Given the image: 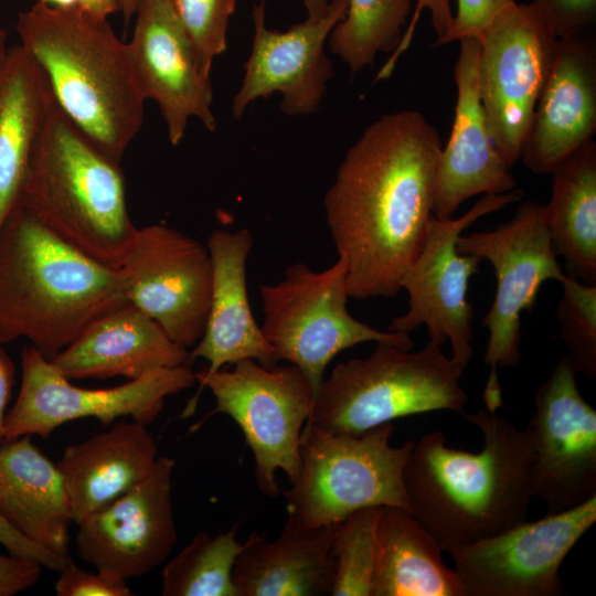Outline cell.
Listing matches in <instances>:
<instances>
[{"label":"cell","instance_id":"obj_36","mask_svg":"<svg viewBox=\"0 0 596 596\" xmlns=\"http://www.w3.org/2000/svg\"><path fill=\"white\" fill-rule=\"evenodd\" d=\"M57 596H130L127 579L103 571L89 572L68 558L58 571Z\"/></svg>","mask_w":596,"mask_h":596},{"label":"cell","instance_id":"obj_24","mask_svg":"<svg viewBox=\"0 0 596 596\" xmlns=\"http://www.w3.org/2000/svg\"><path fill=\"white\" fill-rule=\"evenodd\" d=\"M337 525L308 528L288 514L279 536L272 542L252 531L233 568L237 596L331 595V545Z\"/></svg>","mask_w":596,"mask_h":596},{"label":"cell","instance_id":"obj_39","mask_svg":"<svg viewBox=\"0 0 596 596\" xmlns=\"http://www.w3.org/2000/svg\"><path fill=\"white\" fill-rule=\"evenodd\" d=\"M42 566L29 558L0 554V596H13L36 584Z\"/></svg>","mask_w":596,"mask_h":596},{"label":"cell","instance_id":"obj_23","mask_svg":"<svg viewBox=\"0 0 596 596\" xmlns=\"http://www.w3.org/2000/svg\"><path fill=\"white\" fill-rule=\"evenodd\" d=\"M189 351L148 315L126 301L93 320L51 359L68 380H135L148 372L188 363Z\"/></svg>","mask_w":596,"mask_h":596},{"label":"cell","instance_id":"obj_38","mask_svg":"<svg viewBox=\"0 0 596 596\" xmlns=\"http://www.w3.org/2000/svg\"><path fill=\"white\" fill-rule=\"evenodd\" d=\"M0 544L20 557L32 560L42 567L60 571L70 557H61L52 551L32 542L17 531L0 513Z\"/></svg>","mask_w":596,"mask_h":596},{"label":"cell","instance_id":"obj_9","mask_svg":"<svg viewBox=\"0 0 596 596\" xmlns=\"http://www.w3.org/2000/svg\"><path fill=\"white\" fill-rule=\"evenodd\" d=\"M195 379L215 400L206 418L225 414L240 426L254 457L258 489L277 497L276 471L283 470L291 483L300 470L301 434L316 397L307 375L291 363L265 366L245 359L232 370H201Z\"/></svg>","mask_w":596,"mask_h":596},{"label":"cell","instance_id":"obj_16","mask_svg":"<svg viewBox=\"0 0 596 596\" xmlns=\"http://www.w3.org/2000/svg\"><path fill=\"white\" fill-rule=\"evenodd\" d=\"M577 371L558 360L538 389L526 428L533 447L534 497L549 513L596 496V411L581 395Z\"/></svg>","mask_w":596,"mask_h":596},{"label":"cell","instance_id":"obj_30","mask_svg":"<svg viewBox=\"0 0 596 596\" xmlns=\"http://www.w3.org/2000/svg\"><path fill=\"white\" fill-rule=\"evenodd\" d=\"M411 10L412 0H348L345 17L329 34V47L352 73L372 66L377 53L398 46Z\"/></svg>","mask_w":596,"mask_h":596},{"label":"cell","instance_id":"obj_2","mask_svg":"<svg viewBox=\"0 0 596 596\" xmlns=\"http://www.w3.org/2000/svg\"><path fill=\"white\" fill-rule=\"evenodd\" d=\"M464 416L481 432L480 451L448 447L441 432H432L414 444L404 468L411 513L446 553L524 522L534 497L528 428L486 408Z\"/></svg>","mask_w":596,"mask_h":596},{"label":"cell","instance_id":"obj_45","mask_svg":"<svg viewBox=\"0 0 596 596\" xmlns=\"http://www.w3.org/2000/svg\"><path fill=\"white\" fill-rule=\"evenodd\" d=\"M38 2L57 8H73L78 6V0H38Z\"/></svg>","mask_w":596,"mask_h":596},{"label":"cell","instance_id":"obj_3","mask_svg":"<svg viewBox=\"0 0 596 596\" xmlns=\"http://www.w3.org/2000/svg\"><path fill=\"white\" fill-rule=\"evenodd\" d=\"M127 301L118 267L67 245L17 205L0 228V343L25 339L47 359Z\"/></svg>","mask_w":596,"mask_h":596},{"label":"cell","instance_id":"obj_8","mask_svg":"<svg viewBox=\"0 0 596 596\" xmlns=\"http://www.w3.org/2000/svg\"><path fill=\"white\" fill-rule=\"evenodd\" d=\"M347 270L342 257L322 270L295 263L280 281L259 285L266 340L279 360L307 375L316 394L326 368L345 349L370 341L414 348L409 333L380 331L350 315Z\"/></svg>","mask_w":596,"mask_h":596},{"label":"cell","instance_id":"obj_41","mask_svg":"<svg viewBox=\"0 0 596 596\" xmlns=\"http://www.w3.org/2000/svg\"><path fill=\"white\" fill-rule=\"evenodd\" d=\"M14 364L4 350L3 344L0 343V447L4 443L3 425L7 414L6 408L14 384Z\"/></svg>","mask_w":596,"mask_h":596},{"label":"cell","instance_id":"obj_25","mask_svg":"<svg viewBox=\"0 0 596 596\" xmlns=\"http://www.w3.org/2000/svg\"><path fill=\"white\" fill-rule=\"evenodd\" d=\"M157 458L158 447L147 425L134 419L116 423L106 432L67 446L56 467L73 522L79 523L140 483Z\"/></svg>","mask_w":596,"mask_h":596},{"label":"cell","instance_id":"obj_7","mask_svg":"<svg viewBox=\"0 0 596 596\" xmlns=\"http://www.w3.org/2000/svg\"><path fill=\"white\" fill-rule=\"evenodd\" d=\"M392 434L391 423L359 435L306 423L300 470L285 490L288 514L308 528H320L369 507H397L411 512L404 468L415 441L392 446Z\"/></svg>","mask_w":596,"mask_h":596},{"label":"cell","instance_id":"obj_10","mask_svg":"<svg viewBox=\"0 0 596 596\" xmlns=\"http://www.w3.org/2000/svg\"><path fill=\"white\" fill-rule=\"evenodd\" d=\"M459 253L487 259L497 277V289L482 324L489 330L483 362L490 372L483 390L486 409L502 407L498 368L515 366L521 359V315L531 312L543 283L566 278L556 260L543 205L525 201L514 215L493 231L459 235Z\"/></svg>","mask_w":596,"mask_h":596},{"label":"cell","instance_id":"obj_34","mask_svg":"<svg viewBox=\"0 0 596 596\" xmlns=\"http://www.w3.org/2000/svg\"><path fill=\"white\" fill-rule=\"evenodd\" d=\"M181 22L202 70L210 74L215 56L226 50L230 18L237 0H168Z\"/></svg>","mask_w":596,"mask_h":596},{"label":"cell","instance_id":"obj_26","mask_svg":"<svg viewBox=\"0 0 596 596\" xmlns=\"http://www.w3.org/2000/svg\"><path fill=\"white\" fill-rule=\"evenodd\" d=\"M0 513L21 534L70 557L72 511L62 476L30 435L0 447Z\"/></svg>","mask_w":596,"mask_h":596},{"label":"cell","instance_id":"obj_15","mask_svg":"<svg viewBox=\"0 0 596 596\" xmlns=\"http://www.w3.org/2000/svg\"><path fill=\"white\" fill-rule=\"evenodd\" d=\"M127 301L189 349L202 338L210 311L213 267L206 245L166 224L138 227L118 267Z\"/></svg>","mask_w":596,"mask_h":596},{"label":"cell","instance_id":"obj_1","mask_svg":"<svg viewBox=\"0 0 596 596\" xmlns=\"http://www.w3.org/2000/svg\"><path fill=\"white\" fill-rule=\"evenodd\" d=\"M439 135L417 110L386 114L345 152L323 198L349 296L393 298L433 216Z\"/></svg>","mask_w":596,"mask_h":596},{"label":"cell","instance_id":"obj_42","mask_svg":"<svg viewBox=\"0 0 596 596\" xmlns=\"http://www.w3.org/2000/svg\"><path fill=\"white\" fill-rule=\"evenodd\" d=\"M78 7L100 19H107L108 15L118 11L116 0H78Z\"/></svg>","mask_w":596,"mask_h":596},{"label":"cell","instance_id":"obj_43","mask_svg":"<svg viewBox=\"0 0 596 596\" xmlns=\"http://www.w3.org/2000/svg\"><path fill=\"white\" fill-rule=\"evenodd\" d=\"M140 0H116L118 11L121 12L125 23H129L135 15L138 3Z\"/></svg>","mask_w":596,"mask_h":596},{"label":"cell","instance_id":"obj_33","mask_svg":"<svg viewBox=\"0 0 596 596\" xmlns=\"http://www.w3.org/2000/svg\"><path fill=\"white\" fill-rule=\"evenodd\" d=\"M563 295L556 313L565 355L587 377H596V284H586L566 276L561 283Z\"/></svg>","mask_w":596,"mask_h":596},{"label":"cell","instance_id":"obj_17","mask_svg":"<svg viewBox=\"0 0 596 596\" xmlns=\"http://www.w3.org/2000/svg\"><path fill=\"white\" fill-rule=\"evenodd\" d=\"M174 467L175 459L158 457L140 483L77 523L81 558L125 579L143 576L162 564L178 541Z\"/></svg>","mask_w":596,"mask_h":596},{"label":"cell","instance_id":"obj_44","mask_svg":"<svg viewBox=\"0 0 596 596\" xmlns=\"http://www.w3.org/2000/svg\"><path fill=\"white\" fill-rule=\"evenodd\" d=\"M307 18H319L326 11L328 6L327 0H304Z\"/></svg>","mask_w":596,"mask_h":596},{"label":"cell","instance_id":"obj_32","mask_svg":"<svg viewBox=\"0 0 596 596\" xmlns=\"http://www.w3.org/2000/svg\"><path fill=\"white\" fill-rule=\"evenodd\" d=\"M380 507L356 510L338 523L331 545L332 596H371Z\"/></svg>","mask_w":596,"mask_h":596},{"label":"cell","instance_id":"obj_12","mask_svg":"<svg viewBox=\"0 0 596 596\" xmlns=\"http://www.w3.org/2000/svg\"><path fill=\"white\" fill-rule=\"evenodd\" d=\"M523 191L513 189L501 194H486L458 219L430 217L425 240L406 269L401 287L408 292L409 305L394 317L389 331L409 333L427 327L429 340L444 344L449 340L451 358L465 368L472 355V305L467 300L469 280L480 272L482 258L457 251L458 236L480 217L519 201Z\"/></svg>","mask_w":596,"mask_h":596},{"label":"cell","instance_id":"obj_28","mask_svg":"<svg viewBox=\"0 0 596 596\" xmlns=\"http://www.w3.org/2000/svg\"><path fill=\"white\" fill-rule=\"evenodd\" d=\"M441 553L409 511L380 507L371 596H465Z\"/></svg>","mask_w":596,"mask_h":596},{"label":"cell","instance_id":"obj_35","mask_svg":"<svg viewBox=\"0 0 596 596\" xmlns=\"http://www.w3.org/2000/svg\"><path fill=\"white\" fill-rule=\"evenodd\" d=\"M531 6L556 39L586 35L595 22L596 0H532Z\"/></svg>","mask_w":596,"mask_h":596},{"label":"cell","instance_id":"obj_4","mask_svg":"<svg viewBox=\"0 0 596 596\" xmlns=\"http://www.w3.org/2000/svg\"><path fill=\"white\" fill-rule=\"evenodd\" d=\"M20 45L43 71L55 104L109 158L120 162L141 128L146 99L127 44L107 19L78 6L36 2L18 15Z\"/></svg>","mask_w":596,"mask_h":596},{"label":"cell","instance_id":"obj_22","mask_svg":"<svg viewBox=\"0 0 596 596\" xmlns=\"http://www.w3.org/2000/svg\"><path fill=\"white\" fill-rule=\"evenodd\" d=\"M254 245L247 228L214 230L207 238L213 281L210 311L202 338L189 351V361L205 360L207 372L245 359L265 366L279 360L251 309L246 263Z\"/></svg>","mask_w":596,"mask_h":596},{"label":"cell","instance_id":"obj_46","mask_svg":"<svg viewBox=\"0 0 596 596\" xmlns=\"http://www.w3.org/2000/svg\"><path fill=\"white\" fill-rule=\"evenodd\" d=\"M9 47H7V34L6 32L0 28V65L2 61L6 57V54L8 52Z\"/></svg>","mask_w":596,"mask_h":596},{"label":"cell","instance_id":"obj_20","mask_svg":"<svg viewBox=\"0 0 596 596\" xmlns=\"http://www.w3.org/2000/svg\"><path fill=\"white\" fill-rule=\"evenodd\" d=\"M454 68L457 98L453 128L440 150L433 200V215L453 219L459 205L477 194H501L515 187V178L496 148L479 95L478 38H464Z\"/></svg>","mask_w":596,"mask_h":596},{"label":"cell","instance_id":"obj_19","mask_svg":"<svg viewBox=\"0 0 596 596\" xmlns=\"http://www.w3.org/2000/svg\"><path fill=\"white\" fill-rule=\"evenodd\" d=\"M127 42L130 66L142 97L159 106L171 145L184 137L188 121L198 118L216 128L213 91L194 49L168 0H140Z\"/></svg>","mask_w":596,"mask_h":596},{"label":"cell","instance_id":"obj_18","mask_svg":"<svg viewBox=\"0 0 596 596\" xmlns=\"http://www.w3.org/2000/svg\"><path fill=\"white\" fill-rule=\"evenodd\" d=\"M265 2L253 6L254 38L242 85L234 96L232 115L240 119L257 98L283 95L280 109L289 116L316 113L333 66L324 43L347 13L348 0H331L319 18H307L287 31L266 26Z\"/></svg>","mask_w":596,"mask_h":596},{"label":"cell","instance_id":"obj_5","mask_svg":"<svg viewBox=\"0 0 596 596\" xmlns=\"http://www.w3.org/2000/svg\"><path fill=\"white\" fill-rule=\"evenodd\" d=\"M57 238L119 267L137 232L120 162L53 102L29 158L18 204Z\"/></svg>","mask_w":596,"mask_h":596},{"label":"cell","instance_id":"obj_13","mask_svg":"<svg viewBox=\"0 0 596 596\" xmlns=\"http://www.w3.org/2000/svg\"><path fill=\"white\" fill-rule=\"evenodd\" d=\"M479 95L490 137L508 168L520 159L557 39L531 3H515L479 38Z\"/></svg>","mask_w":596,"mask_h":596},{"label":"cell","instance_id":"obj_21","mask_svg":"<svg viewBox=\"0 0 596 596\" xmlns=\"http://www.w3.org/2000/svg\"><path fill=\"white\" fill-rule=\"evenodd\" d=\"M596 131V45L588 35L557 39L521 157L535 174L551 173Z\"/></svg>","mask_w":596,"mask_h":596},{"label":"cell","instance_id":"obj_31","mask_svg":"<svg viewBox=\"0 0 596 596\" xmlns=\"http://www.w3.org/2000/svg\"><path fill=\"white\" fill-rule=\"evenodd\" d=\"M237 528L211 535L196 533L166 564L161 576L163 596H237L233 568L242 549Z\"/></svg>","mask_w":596,"mask_h":596},{"label":"cell","instance_id":"obj_27","mask_svg":"<svg viewBox=\"0 0 596 596\" xmlns=\"http://www.w3.org/2000/svg\"><path fill=\"white\" fill-rule=\"evenodd\" d=\"M54 102L35 61L17 44L0 65V228L17 206L29 158Z\"/></svg>","mask_w":596,"mask_h":596},{"label":"cell","instance_id":"obj_6","mask_svg":"<svg viewBox=\"0 0 596 596\" xmlns=\"http://www.w3.org/2000/svg\"><path fill=\"white\" fill-rule=\"evenodd\" d=\"M430 341L419 351L377 342L366 358L338 363L317 391L307 423L359 435L391 421L434 411L462 413L465 366Z\"/></svg>","mask_w":596,"mask_h":596},{"label":"cell","instance_id":"obj_37","mask_svg":"<svg viewBox=\"0 0 596 596\" xmlns=\"http://www.w3.org/2000/svg\"><path fill=\"white\" fill-rule=\"evenodd\" d=\"M515 3V0H457L451 25L435 45L460 41L464 38L479 39L496 19Z\"/></svg>","mask_w":596,"mask_h":596},{"label":"cell","instance_id":"obj_40","mask_svg":"<svg viewBox=\"0 0 596 596\" xmlns=\"http://www.w3.org/2000/svg\"><path fill=\"white\" fill-rule=\"evenodd\" d=\"M450 1L451 0H417L416 9L408 26L415 29L422 10L427 9L430 13L432 25L437 35L436 42H438L446 35L453 22L454 13Z\"/></svg>","mask_w":596,"mask_h":596},{"label":"cell","instance_id":"obj_14","mask_svg":"<svg viewBox=\"0 0 596 596\" xmlns=\"http://www.w3.org/2000/svg\"><path fill=\"white\" fill-rule=\"evenodd\" d=\"M596 522V496L447 552L465 596H560L563 561Z\"/></svg>","mask_w":596,"mask_h":596},{"label":"cell","instance_id":"obj_11","mask_svg":"<svg viewBox=\"0 0 596 596\" xmlns=\"http://www.w3.org/2000/svg\"><path fill=\"white\" fill-rule=\"evenodd\" d=\"M22 380L17 400L6 414L4 443L24 435L49 438L58 426L93 417L104 425L119 417L151 424L166 400L191 387L195 372L185 363L148 372L108 389L73 385L50 359L31 344L20 352Z\"/></svg>","mask_w":596,"mask_h":596},{"label":"cell","instance_id":"obj_29","mask_svg":"<svg viewBox=\"0 0 596 596\" xmlns=\"http://www.w3.org/2000/svg\"><path fill=\"white\" fill-rule=\"evenodd\" d=\"M544 220L565 275L596 284V142L588 141L551 172Z\"/></svg>","mask_w":596,"mask_h":596}]
</instances>
